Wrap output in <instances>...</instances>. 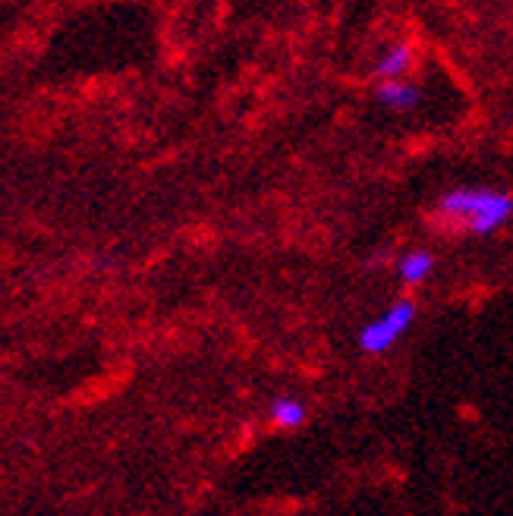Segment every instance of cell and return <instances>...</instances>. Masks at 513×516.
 I'll return each mask as SVG.
<instances>
[{
  "instance_id": "6da1fadb",
  "label": "cell",
  "mask_w": 513,
  "mask_h": 516,
  "mask_svg": "<svg viewBox=\"0 0 513 516\" xmlns=\"http://www.w3.org/2000/svg\"><path fill=\"white\" fill-rule=\"evenodd\" d=\"M441 221H454L469 233H495L513 218V196L504 189L488 186H460L438 199Z\"/></svg>"
},
{
  "instance_id": "7a4b0ae2",
  "label": "cell",
  "mask_w": 513,
  "mask_h": 516,
  "mask_svg": "<svg viewBox=\"0 0 513 516\" xmlns=\"http://www.w3.org/2000/svg\"><path fill=\"white\" fill-rule=\"evenodd\" d=\"M413 321H416V303L413 299H397V303H391L375 321H369V325L359 331V350L369 356L388 353L394 343L410 331Z\"/></svg>"
},
{
  "instance_id": "3957f363",
  "label": "cell",
  "mask_w": 513,
  "mask_h": 516,
  "mask_svg": "<svg viewBox=\"0 0 513 516\" xmlns=\"http://www.w3.org/2000/svg\"><path fill=\"white\" fill-rule=\"evenodd\" d=\"M413 60H416L413 41H394V45L378 57V63H375V79L378 82L403 79L406 73L413 70Z\"/></svg>"
},
{
  "instance_id": "277c9868",
  "label": "cell",
  "mask_w": 513,
  "mask_h": 516,
  "mask_svg": "<svg viewBox=\"0 0 513 516\" xmlns=\"http://www.w3.org/2000/svg\"><path fill=\"white\" fill-rule=\"evenodd\" d=\"M375 101L384 104V107H394V111H413V107H419V101H422V92L406 79L378 82L375 85Z\"/></svg>"
},
{
  "instance_id": "5b68a950",
  "label": "cell",
  "mask_w": 513,
  "mask_h": 516,
  "mask_svg": "<svg viewBox=\"0 0 513 516\" xmlns=\"http://www.w3.org/2000/svg\"><path fill=\"white\" fill-rule=\"evenodd\" d=\"M435 268V255L432 252H425V249H416V252H406L400 262H397V274H400V281L406 287H416L422 284L425 277L432 274Z\"/></svg>"
},
{
  "instance_id": "8992f818",
  "label": "cell",
  "mask_w": 513,
  "mask_h": 516,
  "mask_svg": "<svg viewBox=\"0 0 513 516\" xmlns=\"http://www.w3.org/2000/svg\"><path fill=\"white\" fill-rule=\"evenodd\" d=\"M268 416L277 428H299L306 422L309 410H306V403L303 400H296V397H274L271 406H268Z\"/></svg>"
}]
</instances>
